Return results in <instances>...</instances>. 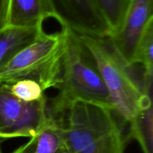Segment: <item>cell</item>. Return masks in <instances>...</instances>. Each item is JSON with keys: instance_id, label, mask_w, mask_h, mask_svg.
Masks as SVG:
<instances>
[{"instance_id": "cell-1", "label": "cell", "mask_w": 153, "mask_h": 153, "mask_svg": "<svg viewBox=\"0 0 153 153\" xmlns=\"http://www.w3.org/2000/svg\"><path fill=\"white\" fill-rule=\"evenodd\" d=\"M47 112L61 128L68 153H124L128 140L111 109L54 97L47 100Z\"/></svg>"}, {"instance_id": "cell-2", "label": "cell", "mask_w": 153, "mask_h": 153, "mask_svg": "<svg viewBox=\"0 0 153 153\" xmlns=\"http://www.w3.org/2000/svg\"><path fill=\"white\" fill-rule=\"evenodd\" d=\"M94 57L108 91L114 112L122 123L128 124L135 115L143 95V72L128 64L108 37L79 34Z\"/></svg>"}, {"instance_id": "cell-3", "label": "cell", "mask_w": 153, "mask_h": 153, "mask_svg": "<svg viewBox=\"0 0 153 153\" xmlns=\"http://www.w3.org/2000/svg\"><path fill=\"white\" fill-rule=\"evenodd\" d=\"M66 37V28L43 33L0 69V85L29 79L38 83L44 92L56 88L61 82Z\"/></svg>"}, {"instance_id": "cell-4", "label": "cell", "mask_w": 153, "mask_h": 153, "mask_svg": "<svg viewBox=\"0 0 153 153\" xmlns=\"http://www.w3.org/2000/svg\"><path fill=\"white\" fill-rule=\"evenodd\" d=\"M67 29L61 82L55 96L64 101L98 105L114 111L113 104L99 67L79 34Z\"/></svg>"}, {"instance_id": "cell-5", "label": "cell", "mask_w": 153, "mask_h": 153, "mask_svg": "<svg viewBox=\"0 0 153 153\" xmlns=\"http://www.w3.org/2000/svg\"><path fill=\"white\" fill-rule=\"evenodd\" d=\"M46 94L34 102H24L9 93L8 85L0 88V131L31 137L47 116Z\"/></svg>"}, {"instance_id": "cell-6", "label": "cell", "mask_w": 153, "mask_h": 153, "mask_svg": "<svg viewBox=\"0 0 153 153\" xmlns=\"http://www.w3.org/2000/svg\"><path fill=\"white\" fill-rule=\"evenodd\" d=\"M61 28L81 35L105 38L111 31L93 0H48Z\"/></svg>"}, {"instance_id": "cell-7", "label": "cell", "mask_w": 153, "mask_h": 153, "mask_svg": "<svg viewBox=\"0 0 153 153\" xmlns=\"http://www.w3.org/2000/svg\"><path fill=\"white\" fill-rule=\"evenodd\" d=\"M153 0H130L123 22L117 31L108 37L120 55L133 64L142 37L153 23Z\"/></svg>"}, {"instance_id": "cell-8", "label": "cell", "mask_w": 153, "mask_h": 153, "mask_svg": "<svg viewBox=\"0 0 153 153\" xmlns=\"http://www.w3.org/2000/svg\"><path fill=\"white\" fill-rule=\"evenodd\" d=\"M153 76L143 75V95L140 105L129 126L127 140L134 139L143 153H153Z\"/></svg>"}, {"instance_id": "cell-9", "label": "cell", "mask_w": 153, "mask_h": 153, "mask_svg": "<svg viewBox=\"0 0 153 153\" xmlns=\"http://www.w3.org/2000/svg\"><path fill=\"white\" fill-rule=\"evenodd\" d=\"M11 153H68L61 128L53 117L47 116L30 140Z\"/></svg>"}, {"instance_id": "cell-10", "label": "cell", "mask_w": 153, "mask_h": 153, "mask_svg": "<svg viewBox=\"0 0 153 153\" xmlns=\"http://www.w3.org/2000/svg\"><path fill=\"white\" fill-rule=\"evenodd\" d=\"M47 18H53L48 0H8L6 26H34Z\"/></svg>"}, {"instance_id": "cell-11", "label": "cell", "mask_w": 153, "mask_h": 153, "mask_svg": "<svg viewBox=\"0 0 153 153\" xmlns=\"http://www.w3.org/2000/svg\"><path fill=\"white\" fill-rule=\"evenodd\" d=\"M44 32L43 23L30 27L6 26L0 30V69Z\"/></svg>"}, {"instance_id": "cell-12", "label": "cell", "mask_w": 153, "mask_h": 153, "mask_svg": "<svg viewBox=\"0 0 153 153\" xmlns=\"http://www.w3.org/2000/svg\"><path fill=\"white\" fill-rule=\"evenodd\" d=\"M107 22L111 34L120 26L130 0H93ZM110 35V36H111Z\"/></svg>"}, {"instance_id": "cell-13", "label": "cell", "mask_w": 153, "mask_h": 153, "mask_svg": "<svg viewBox=\"0 0 153 153\" xmlns=\"http://www.w3.org/2000/svg\"><path fill=\"white\" fill-rule=\"evenodd\" d=\"M133 64H140L143 74L153 76V23L150 24L140 40Z\"/></svg>"}, {"instance_id": "cell-14", "label": "cell", "mask_w": 153, "mask_h": 153, "mask_svg": "<svg viewBox=\"0 0 153 153\" xmlns=\"http://www.w3.org/2000/svg\"><path fill=\"white\" fill-rule=\"evenodd\" d=\"M8 91L13 97L24 102L37 101L45 95L40 85L29 79L18 81L8 85Z\"/></svg>"}, {"instance_id": "cell-15", "label": "cell", "mask_w": 153, "mask_h": 153, "mask_svg": "<svg viewBox=\"0 0 153 153\" xmlns=\"http://www.w3.org/2000/svg\"><path fill=\"white\" fill-rule=\"evenodd\" d=\"M8 0H0V30L7 25Z\"/></svg>"}, {"instance_id": "cell-16", "label": "cell", "mask_w": 153, "mask_h": 153, "mask_svg": "<svg viewBox=\"0 0 153 153\" xmlns=\"http://www.w3.org/2000/svg\"><path fill=\"white\" fill-rule=\"evenodd\" d=\"M20 137H25V136L19 134H9V133H4L0 131V139H2L4 140L14 138H20Z\"/></svg>"}, {"instance_id": "cell-17", "label": "cell", "mask_w": 153, "mask_h": 153, "mask_svg": "<svg viewBox=\"0 0 153 153\" xmlns=\"http://www.w3.org/2000/svg\"><path fill=\"white\" fill-rule=\"evenodd\" d=\"M4 140L2 139H0V153H1V143H3Z\"/></svg>"}, {"instance_id": "cell-18", "label": "cell", "mask_w": 153, "mask_h": 153, "mask_svg": "<svg viewBox=\"0 0 153 153\" xmlns=\"http://www.w3.org/2000/svg\"><path fill=\"white\" fill-rule=\"evenodd\" d=\"M1 88V85H0V88Z\"/></svg>"}]
</instances>
